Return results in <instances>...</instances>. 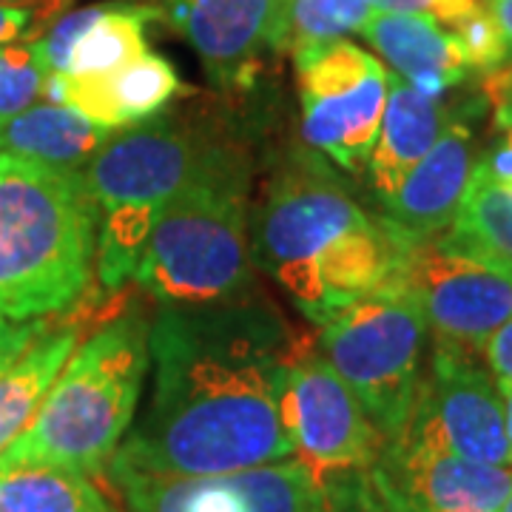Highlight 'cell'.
Listing matches in <instances>:
<instances>
[{"label": "cell", "mask_w": 512, "mask_h": 512, "mask_svg": "<svg viewBox=\"0 0 512 512\" xmlns=\"http://www.w3.org/2000/svg\"><path fill=\"white\" fill-rule=\"evenodd\" d=\"M111 134V128L97 126L80 111L49 100L0 120V154H15L63 171H83Z\"/></svg>", "instance_id": "d6986e66"}, {"label": "cell", "mask_w": 512, "mask_h": 512, "mask_svg": "<svg viewBox=\"0 0 512 512\" xmlns=\"http://www.w3.org/2000/svg\"><path fill=\"white\" fill-rule=\"evenodd\" d=\"M143 316H120L69 356L32 424L0 453V467L109 470L137 416L151 350Z\"/></svg>", "instance_id": "277c9868"}, {"label": "cell", "mask_w": 512, "mask_h": 512, "mask_svg": "<svg viewBox=\"0 0 512 512\" xmlns=\"http://www.w3.org/2000/svg\"><path fill=\"white\" fill-rule=\"evenodd\" d=\"M316 512H384L367 470H342L322 476Z\"/></svg>", "instance_id": "484cf974"}, {"label": "cell", "mask_w": 512, "mask_h": 512, "mask_svg": "<svg viewBox=\"0 0 512 512\" xmlns=\"http://www.w3.org/2000/svg\"><path fill=\"white\" fill-rule=\"evenodd\" d=\"M49 330L46 319H9V316H0V373L6 367H12L18 362L20 356L26 353V348L35 342L40 333Z\"/></svg>", "instance_id": "f1b7e54d"}, {"label": "cell", "mask_w": 512, "mask_h": 512, "mask_svg": "<svg viewBox=\"0 0 512 512\" xmlns=\"http://www.w3.org/2000/svg\"><path fill=\"white\" fill-rule=\"evenodd\" d=\"M29 23H32L29 6H0V43H12L23 37Z\"/></svg>", "instance_id": "4dcf8cb0"}, {"label": "cell", "mask_w": 512, "mask_h": 512, "mask_svg": "<svg viewBox=\"0 0 512 512\" xmlns=\"http://www.w3.org/2000/svg\"><path fill=\"white\" fill-rule=\"evenodd\" d=\"M154 384L109 470L217 476L293 458L279 370L293 353L274 313L237 299L163 308L148 336Z\"/></svg>", "instance_id": "6da1fadb"}, {"label": "cell", "mask_w": 512, "mask_h": 512, "mask_svg": "<svg viewBox=\"0 0 512 512\" xmlns=\"http://www.w3.org/2000/svg\"><path fill=\"white\" fill-rule=\"evenodd\" d=\"M0 512H120L92 478L60 467H0Z\"/></svg>", "instance_id": "7402d4cb"}, {"label": "cell", "mask_w": 512, "mask_h": 512, "mask_svg": "<svg viewBox=\"0 0 512 512\" xmlns=\"http://www.w3.org/2000/svg\"><path fill=\"white\" fill-rule=\"evenodd\" d=\"M370 470L407 501L433 512H498L512 493V467L478 464L407 439L384 444Z\"/></svg>", "instance_id": "4fadbf2b"}, {"label": "cell", "mask_w": 512, "mask_h": 512, "mask_svg": "<svg viewBox=\"0 0 512 512\" xmlns=\"http://www.w3.org/2000/svg\"><path fill=\"white\" fill-rule=\"evenodd\" d=\"M476 163L470 123L458 117L384 202V225L404 242L444 234L467 194Z\"/></svg>", "instance_id": "5bb4252c"}, {"label": "cell", "mask_w": 512, "mask_h": 512, "mask_svg": "<svg viewBox=\"0 0 512 512\" xmlns=\"http://www.w3.org/2000/svg\"><path fill=\"white\" fill-rule=\"evenodd\" d=\"M49 72L37 60L32 43H0V120L35 106L46 92Z\"/></svg>", "instance_id": "d4e9b609"}, {"label": "cell", "mask_w": 512, "mask_h": 512, "mask_svg": "<svg viewBox=\"0 0 512 512\" xmlns=\"http://www.w3.org/2000/svg\"><path fill=\"white\" fill-rule=\"evenodd\" d=\"M180 92V74L160 55H140L126 66L92 77L49 74L43 97L80 111L111 131L146 123Z\"/></svg>", "instance_id": "9a60e30c"}, {"label": "cell", "mask_w": 512, "mask_h": 512, "mask_svg": "<svg viewBox=\"0 0 512 512\" xmlns=\"http://www.w3.org/2000/svg\"><path fill=\"white\" fill-rule=\"evenodd\" d=\"M450 254L470 256L512 274V183H501L476 163L467 194L439 239Z\"/></svg>", "instance_id": "ffe728a7"}, {"label": "cell", "mask_w": 512, "mask_h": 512, "mask_svg": "<svg viewBox=\"0 0 512 512\" xmlns=\"http://www.w3.org/2000/svg\"><path fill=\"white\" fill-rule=\"evenodd\" d=\"M453 32L461 37V43H464V49H467L470 63H473L476 72L493 74L495 69L507 66V60H510L507 57V43H504L501 29H498V23L490 15V9H481L478 15L456 26Z\"/></svg>", "instance_id": "4316f807"}, {"label": "cell", "mask_w": 512, "mask_h": 512, "mask_svg": "<svg viewBox=\"0 0 512 512\" xmlns=\"http://www.w3.org/2000/svg\"><path fill=\"white\" fill-rule=\"evenodd\" d=\"M402 439L450 450L478 464L512 467V441L501 393L470 353L436 342Z\"/></svg>", "instance_id": "30bf717a"}, {"label": "cell", "mask_w": 512, "mask_h": 512, "mask_svg": "<svg viewBox=\"0 0 512 512\" xmlns=\"http://www.w3.org/2000/svg\"><path fill=\"white\" fill-rule=\"evenodd\" d=\"M359 35L402 80L427 94H447L476 72L461 37L427 15L373 12Z\"/></svg>", "instance_id": "e0dca14e"}, {"label": "cell", "mask_w": 512, "mask_h": 512, "mask_svg": "<svg viewBox=\"0 0 512 512\" xmlns=\"http://www.w3.org/2000/svg\"><path fill=\"white\" fill-rule=\"evenodd\" d=\"M498 512H512V493L507 495V501H504V507H501V510Z\"/></svg>", "instance_id": "8d00e7d4"}, {"label": "cell", "mask_w": 512, "mask_h": 512, "mask_svg": "<svg viewBox=\"0 0 512 512\" xmlns=\"http://www.w3.org/2000/svg\"><path fill=\"white\" fill-rule=\"evenodd\" d=\"M231 157L234 148L214 146L177 120H146L111 134L83 168L97 214V279L106 291L134 276L165 208Z\"/></svg>", "instance_id": "5b68a950"}, {"label": "cell", "mask_w": 512, "mask_h": 512, "mask_svg": "<svg viewBox=\"0 0 512 512\" xmlns=\"http://www.w3.org/2000/svg\"><path fill=\"white\" fill-rule=\"evenodd\" d=\"M282 0H171L168 15L214 83H239L274 35Z\"/></svg>", "instance_id": "2e32d148"}, {"label": "cell", "mask_w": 512, "mask_h": 512, "mask_svg": "<svg viewBox=\"0 0 512 512\" xmlns=\"http://www.w3.org/2000/svg\"><path fill=\"white\" fill-rule=\"evenodd\" d=\"M370 0H282L276 15L271 49L274 52H308L350 32H362L373 18Z\"/></svg>", "instance_id": "cb8c5ba5"}, {"label": "cell", "mask_w": 512, "mask_h": 512, "mask_svg": "<svg viewBox=\"0 0 512 512\" xmlns=\"http://www.w3.org/2000/svg\"><path fill=\"white\" fill-rule=\"evenodd\" d=\"M134 276L143 291L171 311H200L245 299L254 274L239 157L208 171L165 208Z\"/></svg>", "instance_id": "8992f818"}, {"label": "cell", "mask_w": 512, "mask_h": 512, "mask_svg": "<svg viewBox=\"0 0 512 512\" xmlns=\"http://www.w3.org/2000/svg\"><path fill=\"white\" fill-rule=\"evenodd\" d=\"M302 140L348 171H362L382 128L390 72L350 40L293 55Z\"/></svg>", "instance_id": "ba28073f"}, {"label": "cell", "mask_w": 512, "mask_h": 512, "mask_svg": "<svg viewBox=\"0 0 512 512\" xmlns=\"http://www.w3.org/2000/svg\"><path fill=\"white\" fill-rule=\"evenodd\" d=\"M490 94L495 103H512V63L490 74Z\"/></svg>", "instance_id": "836d02e7"}, {"label": "cell", "mask_w": 512, "mask_h": 512, "mask_svg": "<svg viewBox=\"0 0 512 512\" xmlns=\"http://www.w3.org/2000/svg\"><path fill=\"white\" fill-rule=\"evenodd\" d=\"M487 9L507 43V57H510L507 63H512V0H487Z\"/></svg>", "instance_id": "d6a6232c"}, {"label": "cell", "mask_w": 512, "mask_h": 512, "mask_svg": "<svg viewBox=\"0 0 512 512\" xmlns=\"http://www.w3.org/2000/svg\"><path fill=\"white\" fill-rule=\"evenodd\" d=\"M367 473H370V481H373V487H376V495H379V501H382L384 512H433L424 510L419 504H413V501H407V498H404L402 493H396L379 473H373V470H367Z\"/></svg>", "instance_id": "1f68e13d"}, {"label": "cell", "mask_w": 512, "mask_h": 512, "mask_svg": "<svg viewBox=\"0 0 512 512\" xmlns=\"http://www.w3.org/2000/svg\"><path fill=\"white\" fill-rule=\"evenodd\" d=\"M484 362L493 370L495 382L512 384V316L484 342Z\"/></svg>", "instance_id": "f546056e"}, {"label": "cell", "mask_w": 512, "mask_h": 512, "mask_svg": "<svg viewBox=\"0 0 512 512\" xmlns=\"http://www.w3.org/2000/svg\"><path fill=\"white\" fill-rule=\"evenodd\" d=\"M97 214L83 171L0 154V316L46 319L89 288Z\"/></svg>", "instance_id": "3957f363"}, {"label": "cell", "mask_w": 512, "mask_h": 512, "mask_svg": "<svg viewBox=\"0 0 512 512\" xmlns=\"http://www.w3.org/2000/svg\"><path fill=\"white\" fill-rule=\"evenodd\" d=\"M77 342V325L49 328L37 336L15 365L0 373V453L32 424L60 370L77 350Z\"/></svg>", "instance_id": "44dd1931"}, {"label": "cell", "mask_w": 512, "mask_h": 512, "mask_svg": "<svg viewBox=\"0 0 512 512\" xmlns=\"http://www.w3.org/2000/svg\"><path fill=\"white\" fill-rule=\"evenodd\" d=\"M501 402H504V416H507V436L512 441V384H498Z\"/></svg>", "instance_id": "e575fe53"}, {"label": "cell", "mask_w": 512, "mask_h": 512, "mask_svg": "<svg viewBox=\"0 0 512 512\" xmlns=\"http://www.w3.org/2000/svg\"><path fill=\"white\" fill-rule=\"evenodd\" d=\"M376 12H396V15H427L436 18L450 32L467 18L487 9V0H370Z\"/></svg>", "instance_id": "83f0119b"}, {"label": "cell", "mask_w": 512, "mask_h": 512, "mask_svg": "<svg viewBox=\"0 0 512 512\" xmlns=\"http://www.w3.org/2000/svg\"><path fill=\"white\" fill-rule=\"evenodd\" d=\"M453 120H458V109L444 94L421 92L399 74H390L382 128L367 157V177L379 200L387 202L399 191L413 165L436 146Z\"/></svg>", "instance_id": "ac0fdd59"}, {"label": "cell", "mask_w": 512, "mask_h": 512, "mask_svg": "<svg viewBox=\"0 0 512 512\" xmlns=\"http://www.w3.org/2000/svg\"><path fill=\"white\" fill-rule=\"evenodd\" d=\"M29 3H35V0H0V6H29ZM49 6H57V0H46Z\"/></svg>", "instance_id": "d590c367"}, {"label": "cell", "mask_w": 512, "mask_h": 512, "mask_svg": "<svg viewBox=\"0 0 512 512\" xmlns=\"http://www.w3.org/2000/svg\"><path fill=\"white\" fill-rule=\"evenodd\" d=\"M254 239L262 268L319 325L370 293L396 288L407 245L313 163L276 174Z\"/></svg>", "instance_id": "7a4b0ae2"}, {"label": "cell", "mask_w": 512, "mask_h": 512, "mask_svg": "<svg viewBox=\"0 0 512 512\" xmlns=\"http://www.w3.org/2000/svg\"><path fill=\"white\" fill-rule=\"evenodd\" d=\"M498 106H507V109H512V103H498Z\"/></svg>", "instance_id": "74e56055"}, {"label": "cell", "mask_w": 512, "mask_h": 512, "mask_svg": "<svg viewBox=\"0 0 512 512\" xmlns=\"http://www.w3.org/2000/svg\"><path fill=\"white\" fill-rule=\"evenodd\" d=\"M151 18H157V9L143 3H126V0L103 3L97 18L74 43L66 74L72 77L106 74L146 55V23Z\"/></svg>", "instance_id": "603a6c76"}, {"label": "cell", "mask_w": 512, "mask_h": 512, "mask_svg": "<svg viewBox=\"0 0 512 512\" xmlns=\"http://www.w3.org/2000/svg\"><path fill=\"white\" fill-rule=\"evenodd\" d=\"M128 512H316L322 476L299 458L217 476L109 470Z\"/></svg>", "instance_id": "7c38bea8"}, {"label": "cell", "mask_w": 512, "mask_h": 512, "mask_svg": "<svg viewBox=\"0 0 512 512\" xmlns=\"http://www.w3.org/2000/svg\"><path fill=\"white\" fill-rule=\"evenodd\" d=\"M279 419L293 456L313 473L370 470L384 453V439L345 379L322 356L293 353L279 370Z\"/></svg>", "instance_id": "9c48e42d"}, {"label": "cell", "mask_w": 512, "mask_h": 512, "mask_svg": "<svg viewBox=\"0 0 512 512\" xmlns=\"http://www.w3.org/2000/svg\"><path fill=\"white\" fill-rule=\"evenodd\" d=\"M427 319L419 302L396 288L370 293L322 325V348L379 430L384 444L402 439L421 384Z\"/></svg>", "instance_id": "52a82bcc"}, {"label": "cell", "mask_w": 512, "mask_h": 512, "mask_svg": "<svg viewBox=\"0 0 512 512\" xmlns=\"http://www.w3.org/2000/svg\"><path fill=\"white\" fill-rule=\"evenodd\" d=\"M439 342L476 350L512 316V274L450 254L439 239L407 242L399 282Z\"/></svg>", "instance_id": "8fae6325"}]
</instances>
